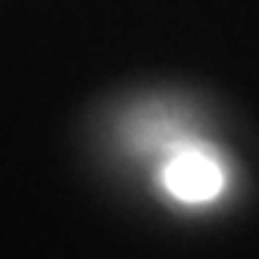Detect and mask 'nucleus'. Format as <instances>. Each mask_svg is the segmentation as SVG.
<instances>
[{
    "instance_id": "obj_1",
    "label": "nucleus",
    "mask_w": 259,
    "mask_h": 259,
    "mask_svg": "<svg viewBox=\"0 0 259 259\" xmlns=\"http://www.w3.org/2000/svg\"><path fill=\"white\" fill-rule=\"evenodd\" d=\"M162 184L181 203H206L215 200L225 188L222 165L203 150H181L162 169Z\"/></svg>"
}]
</instances>
